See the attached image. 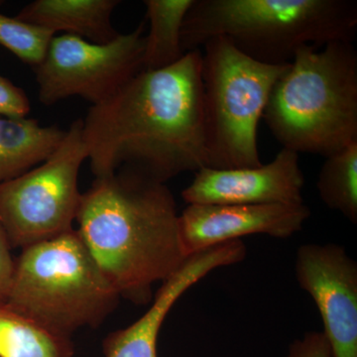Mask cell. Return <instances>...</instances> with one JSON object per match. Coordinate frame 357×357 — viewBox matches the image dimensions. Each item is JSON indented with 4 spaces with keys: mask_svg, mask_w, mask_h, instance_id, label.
Listing matches in <instances>:
<instances>
[{
    "mask_svg": "<svg viewBox=\"0 0 357 357\" xmlns=\"http://www.w3.org/2000/svg\"><path fill=\"white\" fill-rule=\"evenodd\" d=\"M72 337L0 303V357H74Z\"/></svg>",
    "mask_w": 357,
    "mask_h": 357,
    "instance_id": "cell-16",
    "label": "cell"
},
{
    "mask_svg": "<svg viewBox=\"0 0 357 357\" xmlns=\"http://www.w3.org/2000/svg\"><path fill=\"white\" fill-rule=\"evenodd\" d=\"M86 160L83 119H77L43 163L0 184V220L11 248H27L74 229Z\"/></svg>",
    "mask_w": 357,
    "mask_h": 357,
    "instance_id": "cell-7",
    "label": "cell"
},
{
    "mask_svg": "<svg viewBox=\"0 0 357 357\" xmlns=\"http://www.w3.org/2000/svg\"><path fill=\"white\" fill-rule=\"evenodd\" d=\"M317 188L328 208L357 223V142L326 157L319 171Z\"/></svg>",
    "mask_w": 357,
    "mask_h": 357,
    "instance_id": "cell-17",
    "label": "cell"
},
{
    "mask_svg": "<svg viewBox=\"0 0 357 357\" xmlns=\"http://www.w3.org/2000/svg\"><path fill=\"white\" fill-rule=\"evenodd\" d=\"M83 137L96 178L128 168L166 184L206 167L202 50L165 69L142 70L91 105Z\"/></svg>",
    "mask_w": 357,
    "mask_h": 357,
    "instance_id": "cell-1",
    "label": "cell"
},
{
    "mask_svg": "<svg viewBox=\"0 0 357 357\" xmlns=\"http://www.w3.org/2000/svg\"><path fill=\"white\" fill-rule=\"evenodd\" d=\"M356 0H195L182 28L185 53L225 38L248 57L288 65L304 46L354 42Z\"/></svg>",
    "mask_w": 357,
    "mask_h": 357,
    "instance_id": "cell-3",
    "label": "cell"
},
{
    "mask_svg": "<svg viewBox=\"0 0 357 357\" xmlns=\"http://www.w3.org/2000/svg\"><path fill=\"white\" fill-rule=\"evenodd\" d=\"M119 0H35L15 16L54 34L79 37L91 43L105 44L119 36L112 15Z\"/></svg>",
    "mask_w": 357,
    "mask_h": 357,
    "instance_id": "cell-13",
    "label": "cell"
},
{
    "mask_svg": "<svg viewBox=\"0 0 357 357\" xmlns=\"http://www.w3.org/2000/svg\"><path fill=\"white\" fill-rule=\"evenodd\" d=\"M30 110L31 105L24 89L0 75V117L23 119Z\"/></svg>",
    "mask_w": 357,
    "mask_h": 357,
    "instance_id": "cell-19",
    "label": "cell"
},
{
    "mask_svg": "<svg viewBox=\"0 0 357 357\" xmlns=\"http://www.w3.org/2000/svg\"><path fill=\"white\" fill-rule=\"evenodd\" d=\"M119 299L74 229L21 249L6 303L72 337L79 328L100 326Z\"/></svg>",
    "mask_w": 357,
    "mask_h": 357,
    "instance_id": "cell-5",
    "label": "cell"
},
{
    "mask_svg": "<svg viewBox=\"0 0 357 357\" xmlns=\"http://www.w3.org/2000/svg\"><path fill=\"white\" fill-rule=\"evenodd\" d=\"M144 22L105 44L70 35L52 38L34 68L39 102L47 107L72 96L91 105L107 102L142 70Z\"/></svg>",
    "mask_w": 357,
    "mask_h": 357,
    "instance_id": "cell-8",
    "label": "cell"
},
{
    "mask_svg": "<svg viewBox=\"0 0 357 357\" xmlns=\"http://www.w3.org/2000/svg\"><path fill=\"white\" fill-rule=\"evenodd\" d=\"M284 357H332V349L325 333L311 331L294 340Z\"/></svg>",
    "mask_w": 357,
    "mask_h": 357,
    "instance_id": "cell-20",
    "label": "cell"
},
{
    "mask_svg": "<svg viewBox=\"0 0 357 357\" xmlns=\"http://www.w3.org/2000/svg\"><path fill=\"white\" fill-rule=\"evenodd\" d=\"M202 50L206 168L262 165L258 126L276 82L288 65L262 64L225 38Z\"/></svg>",
    "mask_w": 357,
    "mask_h": 357,
    "instance_id": "cell-6",
    "label": "cell"
},
{
    "mask_svg": "<svg viewBox=\"0 0 357 357\" xmlns=\"http://www.w3.org/2000/svg\"><path fill=\"white\" fill-rule=\"evenodd\" d=\"M241 239L227 241L189 256L180 269L162 283L153 303L132 325L110 333L103 340L105 357H158L157 342L164 321L174 305L190 288L218 268L243 261Z\"/></svg>",
    "mask_w": 357,
    "mask_h": 357,
    "instance_id": "cell-12",
    "label": "cell"
},
{
    "mask_svg": "<svg viewBox=\"0 0 357 357\" xmlns=\"http://www.w3.org/2000/svg\"><path fill=\"white\" fill-rule=\"evenodd\" d=\"M263 119L296 153L326 158L357 142V52L354 42L304 46L275 84Z\"/></svg>",
    "mask_w": 357,
    "mask_h": 357,
    "instance_id": "cell-4",
    "label": "cell"
},
{
    "mask_svg": "<svg viewBox=\"0 0 357 357\" xmlns=\"http://www.w3.org/2000/svg\"><path fill=\"white\" fill-rule=\"evenodd\" d=\"M195 0H145L149 32L145 36L143 70L165 69L185 56L182 28Z\"/></svg>",
    "mask_w": 357,
    "mask_h": 357,
    "instance_id": "cell-15",
    "label": "cell"
},
{
    "mask_svg": "<svg viewBox=\"0 0 357 357\" xmlns=\"http://www.w3.org/2000/svg\"><path fill=\"white\" fill-rule=\"evenodd\" d=\"M3 225L0 220V303H6L13 280L15 258Z\"/></svg>",
    "mask_w": 357,
    "mask_h": 357,
    "instance_id": "cell-21",
    "label": "cell"
},
{
    "mask_svg": "<svg viewBox=\"0 0 357 357\" xmlns=\"http://www.w3.org/2000/svg\"><path fill=\"white\" fill-rule=\"evenodd\" d=\"M311 217L306 204H188L178 215L181 248L185 257L252 234L289 238Z\"/></svg>",
    "mask_w": 357,
    "mask_h": 357,
    "instance_id": "cell-10",
    "label": "cell"
},
{
    "mask_svg": "<svg viewBox=\"0 0 357 357\" xmlns=\"http://www.w3.org/2000/svg\"><path fill=\"white\" fill-rule=\"evenodd\" d=\"M1 3L0 1V6ZM55 35L44 28L0 13V45L32 69L43 61Z\"/></svg>",
    "mask_w": 357,
    "mask_h": 357,
    "instance_id": "cell-18",
    "label": "cell"
},
{
    "mask_svg": "<svg viewBox=\"0 0 357 357\" xmlns=\"http://www.w3.org/2000/svg\"><path fill=\"white\" fill-rule=\"evenodd\" d=\"M304 185L299 154L282 148L258 167L199 169L182 198L188 204H303Z\"/></svg>",
    "mask_w": 357,
    "mask_h": 357,
    "instance_id": "cell-11",
    "label": "cell"
},
{
    "mask_svg": "<svg viewBox=\"0 0 357 357\" xmlns=\"http://www.w3.org/2000/svg\"><path fill=\"white\" fill-rule=\"evenodd\" d=\"M178 220L167 185L128 168L96 178L76 218L77 234L110 285L137 305L151 302L152 286L187 260Z\"/></svg>",
    "mask_w": 357,
    "mask_h": 357,
    "instance_id": "cell-2",
    "label": "cell"
},
{
    "mask_svg": "<svg viewBox=\"0 0 357 357\" xmlns=\"http://www.w3.org/2000/svg\"><path fill=\"white\" fill-rule=\"evenodd\" d=\"M295 276L318 307L332 357H357L356 260L338 244H303L296 253Z\"/></svg>",
    "mask_w": 357,
    "mask_h": 357,
    "instance_id": "cell-9",
    "label": "cell"
},
{
    "mask_svg": "<svg viewBox=\"0 0 357 357\" xmlns=\"http://www.w3.org/2000/svg\"><path fill=\"white\" fill-rule=\"evenodd\" d=\"M57 126H43L28 117H0V184L43 163L64 138Z\"/></svg>",
    "mask_w": 357,
    "mask_h": 357,
    "instance_id": "cell-14",
    "label": "cell"
}]
</instances>
